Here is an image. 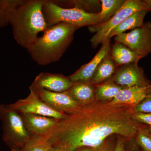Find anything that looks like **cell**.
<instances>
[{"label": "cell", "mask_w": 151, "mask_h": 151, "mask_svg": "<svg viewBox=\"0 0 151 151\" xmlns=\"http://www.w3.org/2000/svg\"><path fill=\"white\" fill-rule=\"evenodd\" d=\"M19 113L31 137L42 138L46 141L60 120L35 114Z\"/></svg>", "instance_id": "8fae6325"}, {"label": "cell", "mask_w": 151, "mask_h": 151, "mask_svg": "<svg viewBox=\"0 0 151 151\" xmlns=\"http://www.w3.org/2000/svg\"><path fill=\"white\" fill-rule=\"evenodd\" d=\"M42 13L47 28L60 23L73 25L79 28L100 23L99 13H89L76 8H64L52 1H45Z\"/></svg>", "instance_id": "277c9868"}, {"label": "cell", "mask_w": 151, "mask_h": 151, "mask_svg": "<svg viewBox=\"0 0 151 151\" xmlns=\"http://www.w3.org/2000/svg\"><path fill=\"white\" fill-rule=\"evenodd\" d=\"M143 1L145 3L147 8L148 11L149 12H151V0H145Z\"/></svg>", "instance_id": "1f68e13d"}, {"label": "cell", "mask_w": 151, "mask_h": 151, "mask_svg": "<svg viewBox=\"0 0 151 151\" xmlns=\"http://www.w3.org/2000/svg\"><path fill=\"white\" fill-rule=\"evenodd\" d=\"M29 89L33 91L40 100L58 112L70 115L81 109L66 92H50L31 85Z\"/></svg>", "instance_id": "ba28073f"}, {"label": "cell", "mask_w": 151, "mask_h": 151, "mask_svg": "<svg viewBox=\"0 0 151 151\" xmlns=\"http://www.w3.org/2000/svg\"><path fill=\"white\" fill-rule=\"evenodd\" d=\"M148 87L135 86L123 88L113 100L108 103L116 107L133 108L145 98Z\"/></svg>", "instance_id": "5bb4252c"}, {"label": "cell", "mask_w": 151, "mask_h": 151, "mask_svg": "<svg viewBox=\"0 0 151 151\" xmlns=\"http://www.w3.org/2000/svg\"><path fill=\"white\" fill-rule=\"evenodd\" d=\"M49 151H68L65 148L62 146L55 145L51 146Z\"/></svg>", "instance_id": "f546056e"}, {"label": "cell", "mask_w": 151, "mask_h": 151, "mask_svg": "<svg viewBox=\"0 0 151 151\" xmlns=\"http://www.w3.org/2000/svg\"><path fill=\"white\" fill-rule=\"evenodd\" d=\"M134 139L141 151H151V135L148 127L142 124Z\"/></svg>", "instance_id": "7402d4cb"}, {"label": "cell", "mask_w": 151, "mask_h": 151, "mask_svg": "<svg viewBox=\"0 0 151 151\" xmlns=\"http://www.w3.org/2000/svg\"><path fill=\"white\" fill-rule=\"evenodd\" d=\"M132 112L129 107L95 102L60 120L47 141L74 151L82 147L97 150L113 134L132 140L142 125L132 119Z\"/></svg>", "instance_id": "6da1fadb"}, {"label": "cell", "mask_w": 151, "mask_h": 151, "mask_svg": "<svg viewBox=\"0 0 151 151\" xmlns=\"http://www.w3.org/2000/svg\"><path fill=\"white\" fill-rule=\"evenodd\" d=\"M132 110L135 113H151V85L148 87L147 95L145 99Z\"/></svg>", "instance_id": "cb8c5ba5"}, {"label": "cell", "mask_w": 151, "mask_h": 151, "mask_svg": "<svg viewBox=\"0 0 151 151\" xmlns=\"http://www.w3.org/2000/svg\"><path fill=\"white\" fill-rule=\"evenodd\" d=\"M19 1V0H8L6 4L0 11V28L4 27L9 24V12Z\"/></svg>", "instance_id": "d4e9b609"}, {"label": "cell", "mask_w": 151, "mask_h": 151, "mask_svg": "<svg viewBox=\"0 0 151 151\" xmlns=\"http://www.w3.org/2000/svg\"><path fill=\"white\" fill-rule=\"evenodd\" d=\"M8 0H0V11L6 6Z\"/></svg>", "instance_id": "d6a6232c"}, {"label": "cell", "mask_w": 151, "mask_h": 151, "mask_svg": "<svg viewBox=\"0 0 151 151\" xmlns=\"http://www.w3.org/2000/svg\"><path fill=\"white\" fill-rule=\"evenodd\" d=\"M94 148L89 147H82L76 149L74 151H95Z\"/></svg>", "instance_id": "4dcf8cb0"}, {"label": "cell", "mask_w": 151, "mask_h": 151, "mask_svg": "<svg viewBox=\"0 0 151 151\" xmlns=\"http://www.w3.org/2000/svg\"><path fill=\"white\" fill-rule=\"evenodd\" d=\"M116 66L110 53L102 60L92 76L90 83L93 85L101 84L114 75Z\"/></svg>", "instance_id": "e0dca14e"}, {"label": "cell", "mask_w": 151, "mask_h": 151, "mask_svg": "<svg viewBox=\"0 0 151 151\" xmlns=\"http://www.w3.org/2000/svg\"><path fill=\"white\" fill-rule=\"evenodd\" d=\"M142 10L148 11L147 8L144 1L126 0L120 9L107 22L89 26L90 32L95 33L90 39L92 47L95 48L99 45L102 44L108 39L112 31L121 24L125 19L132 14Z\"/></svg>", "instance_id": "8992f818"}, {"label": "cell", "mask_w": 151, "mask_h": 151, "mask_svg": "<svg viewBox=\"0 0 151 151\" xmlns=\"http://www.w3.org/2000/svg\"><path fill=\"white\" fill-rule=\"evenodd\" d=\"M32 85L50 92H63L67 91L73 84L68 76L41 72L36 76Z\"/></svg>", "instance_id": "4fadbf2b"}, {"label": "cell", "mask_w": 151, "mask_h": 151, "mask_svg": "<svg viewBox=\"0 0 151 151\" xmlns=\"http://www.w3.org/2000/svg\"><path fill=\"white\" fill-rule=\"evenodd\" d=\"M125 139L123 137H119L116 141V147L114 151H125Z\"/></svg>", "instance_id": "f1b7e54d"}, {"label": "cell", "mask_w": 151, "mask_h": 151, "mask_svg": "<svg viewBox=\"0 0 151 151\" xmlns=\"http://www.w3.org/2000/svg\"><path fill=\"white\" fill-rule=\"evenodd\" d=\"M148 128L149 132H150V134L151 135V126H149V127L148 126Z\"/></svg>", "instance_id": "836d02e7"}, {"label": "cell", "mask_w": 151, "mask_h": 151, "mask_svg": "<svg viewBox=\"0 0 151 151\" xmlns=\"http://www.w3.org/2000/svg\"><path fill=\"white\" fill-rule=\"evenodd\" d=\"M78 29L68 24H58L47 29L27 50L39 65L44 66L57 62L72 42Z\"/></svg>", "instance_id": "3957f363"}, {"label": "cell", "mask_w": 151, "mask_h": 151, "mask_svg": "<svg viewBox=\"0 0 151 151\" xmlns=\"http://www.w3.org/2000/svg\"><path fill=\"white\" fill-rule=\"evenodd\" d=\"M50 147L44 139L31 137L28 142L19 151H49Z\"/></svg>", "instance_id": "603a6c76"}, {"label": "cell", "mask_w": 151, "mask_h": 151, "mask_svg": "<svg viewBox=\"0 0 151 151\" xmlns=\"http://www.w3.org/2000/svg\"><path fill=\"white\" fill-rule=\"evenodd\" d=\"M147 10L139 11L132 14L122 22L119 26L112 31L109 36L108 39L126 32L129 30H133L141 27L144 24V19L147 13Z\"/></svg>", "instance_id": "ac0fdd59"}, {"label": "cell", "mask_w": 151, "mask_h": 151, "mask_svg": "<svg viewBox=\"0 0 151 151\" xmlns=\"http://www.w3.org/2000/svg\"><path fill=\"white\" fill-rule=\"evenodd\" d=\"M110 54L116 66L138 63L142 58L128 47L118 42L113 45Z\"/></svg>", "instance_id": "2e32d148"}, {"label": "cell", "mask_w": 151, "mask_h": 151, "mask_svg": "<svg viewBox=\"0 0 151 151\" xmlns=\"http://www.w3.org/2000/svg\"><path fill=\"white\" fill-rule=\"evenodd\" d=\"M45 0H20L11 9L8 14L15 40L27 50L38 37L40 32L47 29L42 7Z\"/></svg>", "instance_id": "7a4b0ae2"}, {"label": "cell", "mask_w": 151, "mask_h": 151, "mask_svg": "<svg viewBox=\"0 0 151 151\" xmlns=\"http://www.w3.org/2000/svg\"><path fill=\"white\" fill-rule=\"evenodd\" d=\"M66 1L69 5H72L73 7L80 9L89 13L98 14L101 11L100 1L74 0Z\"/></svg>", "instance_id": "44dd1931"}, {"label": "cell", "mask_w": 151, "mask_h": 151, "mask_svg": "<svg viewBox=\"0 0 151 151\" xmlns=\"http://www.w3.org/2000/svg\"><path fill=\"white\" fill-rule=\"evenodd\" d=\"M27 97L20 99L16 103L9 104L10 106L21 113L35 114L62 120L68 115L58 112L42 101L32 90Z\"/></svg>", "instance_id": "9c48e42d"}, {"label": "cell", "mask_w": 151, "mask_h": 151, "mask_svg": "<svg viewBox=\"0 0 151 151\" xmlns=\"http://www.w3.org/2000/svg\"><path fill=\"white\" fill-rule=\"evenodd\" d=\"M111 80L124 88L135 86L147 87L151 85L142 68L139 66L137 63L122 65L116 70Z\"/></svg>", "instance_id": "30bf717a"}, {"label": "cell", "mask_w": 151, "mask_h": 151, "mask_svg": "<svg viewBox=\"0 0 151 151\" xmlns=\"http://www.w3.org/2000/svg\"><path fill=\"white\" fill-rule=\"evenodd\" d=\"M11 151H19L17 150H12Z\"/></svg>", "instance_id": "e575fe53"}, {"label": "cell", "mask_w": 151, "mask_h": 151, "mask_svg": "<svg viewBox=\"0 0 151 151\" xmlns=\"http://www.w3.org/2000/svg\"><path fill=\"white\" fill-rule=\"evenodd\" d=\"M129 141V144L125 145V151H142L139 146L136 144L134 139Z\"/></svg>", "instance_id": "83f0119b"}, {"label": "cell", "mask_w": 151, "mask_h": 151, "mask_svg": "<svg viewBox=\"0 0 151 151\" xmlns=\"http://www.w3.org/2000/svg\"><path fill=\"white\" fill-rule=\"evenodd\" d=\"M111 50V39H108L102 44L100 50L90 62L68 76L72 84L90 83L97 67L105 57L110 53Z\"/></svg>", "instance_id": "7c38bea8"}, {"label": "cell", "mask_w": 151, "mask_h": 151, "mask_svg": "<svg viewBox=\"0 0 151 151\" xmlns=\"http://www.w3.org/2000/svg\"><path fill=\"white\" fill-rule=\"evenodd\" d=\"M131 117L137 123L151 126V113H142L132 112Z\"/></svg>", "instance_id": "484cf974"}, {"label": "cell", "mask_w": 151, "mask_h": 151, "mask_svg": "<svg viewBox=\"0 0 151 151\" xmlns=\"http://www.w3.org/2000/svg\"><path fill=\"white\" fill-rule=\"evenodd\" d=\"M94 88L96 102L108 103L113 100L124 87L119 86L110 80L96 85Z\"/></svg>", "instance_id": "d6986e66"}, {"label": "cell", "mask_w": 151, "mask_h": 151, "mask_svg": "<svg viewBox=\"0 0 151 151\" xmlns=\"http://www.w3.org/2000/svg\"><path fill=\"white\" fill-rule=\"evenodd\" d=\"M94 86L90 83H76L65 92L83 108L97 102Z\"/></svg>", "instance_id": "9a60e30c"}, {"label": "cell", "mask_w": 151, "mask_h": 151, "mask_svg": "<svg viewBox=\"0 0 151 151\" xmlns=\"http://www.w3.org/2000/svg\"><path fill=\"white\" fill-rule=\"evenodd\" d=\"M116 142L108 138L104 142L102 145L95 151H114L116 147Z\"/></svg>", "instance_id": "4316f807"}, {"label": "cell", "mask_w": 151, "mask_h": 151, "mask_svg": "<svg viewBox=\"0 0 151 151\" xmlns=\"http://www.w3.org/2000/svg\"><path fill=\"white\" fill-rule=\"evenodd\" d=\"M0 121L2 124L3 141L11 150H19L31 137L20 114L9 105L1 104Z\"/></svg>", "instance_id": "5b68a950"}, {"label": "cell", "mask_w": 151, "mask_h": 151, "mask_svg": "<svg viewBox=\"0 0 151 151\" xmlns=\"http://www.w3.org/2000/svg\"><path fill=\"white\" fill-rule=\"evenodd\" d=\"M125 0H101V11L99 13L100 24L111 18L120 9Z\"/></svg>", "instance_id": "ffe728a7"}, {"label": "cell", "mask_w": 151, "mask_h": 151, "mask_svg": "<svg viewBox=\"0 0 151 151\" xmlns=\"http://www.w3.org/2000/svg\"><path fill=\"white\" fill-rule=\"evenodd\" d=\"M116 42L126 45L142 58L151 53V22L144 23L141 27L115 37Z\"/></svg>", "instance_id": "52a82bcc"}]
</instances>
